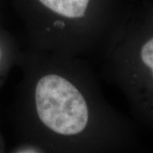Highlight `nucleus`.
<instances>
[{
	"mask_svg": "<svg viewBox=\"0 0 153 153\" xmlns=\"http://www.w3.org/2000/svg\"><path fill=\"white\" fill-rule=\"evenodd\" d=\"M15 118L23 142L44 153H129L135 126L102 93L86 59L21 49Z\"/></svg>",
	"mask_w": 153,
	"mask_h": 153,
	"instance_id": "f257e3e1",
	"label": "nucleus"
},
{
	"mask_svg": "<svg viewBox=\"0 0 153 153\" xmlns=\"http://www.w3.org/2000/svg\"><path fill=\"white\" fill-rule=\"evenodd\" d=\"M27 48L100 60L124 32L133 0H11Z\"/></svg>",
	"mask_w": 153,
	"mask_h": 153,
	"instance_id": "f03ea898",
	"label": "nucleus"
},
{
	"mask_svg": "<svg viewBox=\"0 0 153 153\" xmlns=\"http://www.w3.org/2000/svg\"><path fill=\"white\" fill-rule=\"evenodd\" d=\"M100 60L133 114L153 132V15L147 2L138 6L121 38Z\"/></svg>",
	"mask_w": 153,
	"mask_h": 153,
	"instance_id": "7ed1b4c3",
	"label": "nucleus"
},
{
	"mask_svg": "<svg viewBox=\"0 0 153 153\" xmlns=\"http://www.w3.org/2000/svg\"><path fill=\"white\" fill-rule=\"evenodd\" d=\"M20 50L15 38L0 22V88L5 82L11 68L16 65Z\"/></svg>",
	"mask_w": 153,
	"mask_h": 153,
	"instance_id": "20e7f679",
	"label": "nucleus"
},
{
	"mask_svg": "<svg viewBox=\"0 0 153 153\" xmlns=\"http://www.w3.org/2000/svg\"><path fill=\"white\" fill-rule=\"evenodd\" d=\"M11 153H44L40 149L32 144L27 142H22L21 145L15 148Z\"/></svg>",
	"mask_w": 153,
	"mask_h": 153,
	"instance_id": "39448f33",
	"label": "nucleus"
},
{
	"mask_svg": "<svg viewBox=\"0 0 153 153\" xmlns=\"http://www.w3.org/2000/svg\"><path fill=\"white\" fill-rule=\"evenodd\" d=\"M0 153H4V143L1 132H0Z\"/></svg>",
	"mask_w": 153,
	"mask_h": 153,
	"instance_id": "423d86ee",
	"label": "nucleus"
},
{
	"mask_svg": "<svg viewBox=\"0 0 153 153\" xmlns=\"http://www.w3.org/2000/svg\"><path fill=\"white\" fill-rule=\"evenodd\" d=\"M147 5L150 11L152 12V14L153 15V2H147Z\"/></svg>",
	"mask_w": 153,
	"mask_h": 153,
	"instance_id": "0eeeda50",
	"label": "nucleus"
}]
</instances>
